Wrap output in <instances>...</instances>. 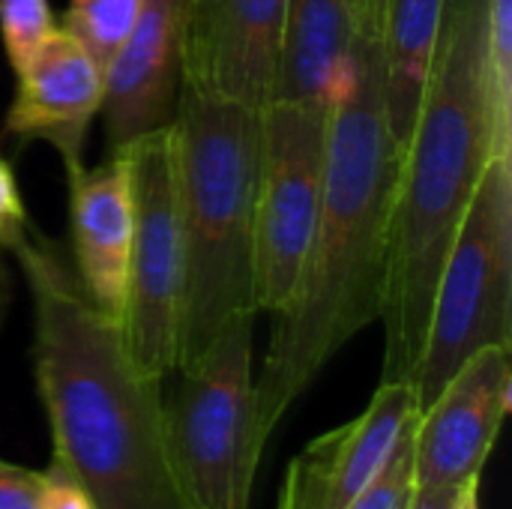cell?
<instances>
[{
    "label": "cell",
    "mask_w": 512,
    "mask_h": 509,
    "mask_svg": "<svg viewBox=\"0 0 512 509\" xmlns=\"http://www.w3.org/2000/svg\"><path fill=\"white\" fill-rule=\"evenodd\" d=\"M33 297V372L54 465L96 509H186L168 438L162 381L129 357L120 321L102 315L36 228L12 252Z\"/></svg>",
    "instance_id": "cell-2"
},
{
    "label": "cell",
    "mask_w": 512,
    "mask_h": 509,
    "mask_svg": "<svg viewBox=\"0 0 512 509\" xmlns=\"http://www.w3.org/2000/svg\"><path fill=\"white\" fill-rule=\"evenodd\" d=\"M510 405V348H483L417 414L414 486H465L480 480Z\"/></svg>",
    "instance_id": "cell-10"
},
{
    "label": "cell",
    "mask_w": 512,
    "mask_h": 509,
    "mask_svg": "<svg viewBox=\"0 0 512 509\" xmlns=\"http://www.w3.org/2000/svg\"><path fill=\"white\" fill-rule=\"evenodd\" d=\"M444 15L447 0H387L384 6V108L399 150L405 147L420 114L444 30Z\"/></svg>",
    "instance_id": "cell-16"
},
{
    "label": "cell",
    "mask_w": 512,
    "mask_h": 509,
    "mask_svg": "<svg viewBox=\"0 0 512 509\" xmlns=\"http://www.w3.org/2000/svg\"><path fill=\"white\" fill-rule=\"evenodd\" d=\"M354 42L351 0H285L279 75L270 102L333 105Z\"/></svg>",
    "instance_id": "cell-15"
},
{
    "label": "cell",
    "mask_w": 512,
    "mask_h": 509,
    "mask_svg": "<svg viewBox=\"0 0 512 509\" xmlns=\"http://www.w3.org/2000/svg\"><path fill=\"white\" fill-rule=\"evenodd\" d=\"M39 509H96V504L84 495L81 486H75L57 465L42 474V492Z\"/></svg>",
    "instance_id": "cell-23"
},
{
    "label": "cell",
    "mask_w": 512,
    "mask_h": 509,
    "mask_svg": "<svg viewBox=\"0 0 512 509\" xmlns=\"http://www.w3.org/2000/svg\"><path fill=\"white\" fill-rule=\"evenodd\" d=\"M69 183V237L75 276L90 303L120 321L129 276V249L135 225L132 168L126 150H111L108 162L81 168Z\"/></svg>",
    "instance_id": "cell-14"
},
{
    "label": "cell",
    "mask_w": 512,
    "mask_h": 509,
    "mask_svg": "<svg viewBox=\"0 0 512 509\" xmlns=\"http://www.w3.org/2000/svg\"><path fill=\"white\" fill-rule=\"evenodd\" d=\"M42 474L0 462V509H39Z\"/></svg>",
    "instance_id": "cell-22"
},
{
    "label": "cell",
    "mask_w": 512,
    "mask_h": 509,
    "mask_svg": "<svg viewBox=\"0 0 512 509\" xmlns=\"http://www.w3.org/2000/svg\"><path fill=\"white\" fill-rule=\"evenodd\" d=\"M180 90V0H144L135 27L102 69L99 114L111 150L171 126Z\"/></svg>",
    "instance_id": "cell-12"
},
{
    "label": "cell",
    "mask_w": 512,
    "mask_h": 509,
    "mask_svg": "<svg viewBox=\"0 0 512 509\" xmlns=\"http://www.w3.org/2000/svg\"><path fill=\"white\" fill-rule=\"evenodd\" d=\"M501 153L486 69V0H447L429 87L402 147L384 285L381 381L411 384L429 303L489 159Z\"/></svg>",
    "instance_id": "cell-3"
},
{
    "label": "cell",
    "mask_w": 512,
    "mask_h": 509,
    "mask_svg": "<svg viewBox=\"0 0 512 509\" xmlns=\"http://www.w3.org/2000/svg\"><path fill=\"white\" fill-rule=\"evenodd\" d=\"M465 486H414L408 509H456Z\"/></svg>",
    "instance_id": "cell-24"
},
{
    "label": "cell",
    "mask_w": 512,
    "mask_h": 509,
    "mask_svg": "<svg viewBox=\"0 0 512 509\" xmlns=\"http://www.w3.org/2000/svg\"><path fill=\"white\" fill-rule=\"evenodd\" d=\"M132 168L135 225L126 300L120 315L132 363L162 381L177 366V321L183 291V243L171 126L123 147Z\"/></svg>",
    "instance_id": "cell-8"
},
{
    "label": "cell",
    "mask_w": 512,
    "mask_h": 509,
    "mask_svg": "<svg viewBox=\"0 0 512 509\" xmlns=\"http://www.w3.org/2000/svg\"><path fill=\"white\" fill-rule=\"evenodd\" d=\"M483 348L512 351V156L483 168L438 273L411 378L417 411Z\"/></svg>",
    "instance_id": "cell-5"
},
{
    "label": "cell",
    "mask_w": 512,
    "mask_h": 509,
    "mask_svg": "<svg viewBox=\"0 0 512 509\" xmlns=\"http://www.w3.org/2000/svg\"><path fill=\"white\" fill-rule=\"evenodd\" d=\"M9 306H12V276H9V267L3 261V249H0V327L9 315Z\"/></svg>",
    "instance_id": "cell-25"
},
{
    "label": "cell",
    "mask_w": 512,
    "mask_h": 509,
    "mask_svg": "<svg viewBox=\"0 0 512 509\" xmlns=\"http://www.w3.org/2000/svg\"><path fill=\"white\" fill-rule=\"evenodd\" d=\"M327 105L261 108L255 180V309L282 312L297 291L324 189Z\"/></svg>",
    "instance_id": "cell-7"
},
{
    "label": "cell",
    "mask_w": 512,
    "mask_h": 509,
    "mask_svg": "<svg viewBox=\"0 0 512 509\" xmlns=\"http://www.w3.org/2000/svg\"><path fill=\"white\" fill-rule=\"evenodd\" d=\"M15 78L3 129L21 141L51 144L66 177L81 171L84 138L102 108V66L75 36L57 27Z\"/></svg>",
    "instance_id": "cell-13"
},
{
    "label": "cell",
    "mask_w": 512,
    "mask_h": 509,
    "mask_svg": "<svg viewBox=\"0 0 512 509\" xmlns=\"http://www.w3.org/2000/svg\"><path fill=\"white\" fill-rule=\"evenodd\" d=\"M144 0H69L63 30L75 36L105 69L141 15Z\"/></svg>",
    "instance_id": "cell-17"
},
{
    "label": "cell",
    "mask_w": 512,
    "mask_h": 509,
    "mask_svg": "<svg viewBox=\"0 0 512 509\" xmlns=\"http://www.w3.org/2000/svg\"><path fill=\"white\" fill-rule=\"evenodd\" d=\"M255 315L237 318L165 402V438L186 509H249L261 462L255 435Z\"/></svg>",
    "instance_id": "cell-6"
},
{
    "label": "cell",
    "mask_w": 512,
    "mask_h": 509,
    "mask_svg": "<svg viewBox=\"0 0 512 509\" xmlns=\"http://www.w3.org/2000/svg\"><path fill=\"white\" fill-rule=\"evenodd\" d=\"M366 3H384V0H351L354 9H357V6H366Z\"/></svg>",
    "instance_id": "cell-27"
},
{
    "label": "cell",
    "mask_w": 512,
    "mask_h": 509,
    "mask_svg": "<svg viewBox=\"0 0 512 509\" xmlns=\"http://www.w3.org/2000/svg\"><path fill=\"white\" fill-rule=\"evenodd\" d=\"M285 0H180L183 87L264 108L273 99Z\"/></svg>",
    "instance_id": "cell-9"
},
{
    "label": "cell",
    "mask_w": 512,
    "mask_h": 509,
    "mask_svg": "<svg viewBox=\"0 0 512 509\" xmlns=\"http://www.w3.org/2000/svg\"><path fill=\"white\" fill-rule=\"evenodd\" d=\"M183 291L177 372L192 369L213 342L255 309V180L261 108L180 90L171 123Z\"/></svg>",
    "instance_id": "cell-4"
},
{
    "label": "cell",
    "mask_w": 512,
    "mask_h": 509,
    "mask_svg": "<svg viewBox=\"0 0 512 509\" xmlns=\"http://www.w3.org/2000/svg\"><path fill=\"white\" fill-rule=\"evenodd\" d=\"M456 509H480V480H471L462 489V498H459V507Z\"/></svg>",
    "instance_id": "cell-26"
},
{
    "label": "cell",
    "mask_w": 512,
    "mask_h": 509,
    "mask_svg": "<svg viewBox=\"0 0 512 509\" xmlns=\"http://www.w3.org/2000/svg\"><path fill=\"white\" fill-rule=\"evenodd\" d=\"M57 30L48 0H0V42L12 72L24 69Z\"/></svg>",
    "instance_id": "cell-19"
},
{
    "label": "cell",
    "mask_w": 512,
    "mask_h": 509,
    "mask_svg": "<svg viewBox=\"0 0 512 509\" xmlns=\"http://www.w3.org/2000/svg\"><path fill=\"white\" fill-rule=\"evenodd\" d=\"M417 399L405 381H381L369 405L348 423L315 438L291 465L276 509H348L393 456L417 420Z\"/></svg>",
    "instance_id": "cell-11"
},
{
    "label": "cell",
    "mask_w": 512,
    "mask_h": 509,
    "mask_svg": "<svg viewBox=\"0 0 512 509\" xmlns=\"http://www.w3.org/2000/svg\"><path fill=\"white\" fill-rule=\"evenodd\" d=\"M30 219L21 201V189L15 180L12 165L0 153V249L15 252L27 237H30Z\"/></svg>",
    "instance_id": "cell-21"
},
{
    "label": "cell",
    "mask_w": 512,
    "mask_h": 509,
    "mask_svg": "<svg viewBox=\"0 0 512 509\" xmlns=\"http://www.w3.org/2000/svg\"><path fill=\"white\" fill-rule=\"evenodd\" d=\"M417 423V420H414ZM414 423L399 438L393 456L348 509H408L414 492Z\"/></svg>",
    "instance_id": "cell-20"
},
{
    "label": "cell",
    "mask_w": 512,
    "mask_h": 509,
    "mask_svg": "<svg viewBox=\"0 0 512 509\" xmlns=\"http://www.w3.org/2000/svg\"><path fill=\"white\" fill-rule=\"evenodd\" d=\"M486 69L501 153H512V0H486Z\"/></svg>",
    "instance_id": "cell-18"
},
{
    "label": "cell",
    "mask_w": 512,
    "mask_h": 509,
    "mask_svg": "<svg viewBox=\"0 0 512 509\" xmlns=\"http://www.w3.org/2000/svg\"><path fill=\"white\" fill-rule=\"evenodd\" d=\"M384 3L354 9L348 72L327 117L321 210L294 297L273 315L255 378V435L273 429L321 369L369 324L381 321L390 225L402 150L384 108Z\"/></svg>",
    "instance_id": "cell-1"
}]
</instances>
